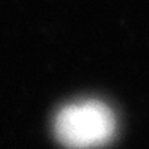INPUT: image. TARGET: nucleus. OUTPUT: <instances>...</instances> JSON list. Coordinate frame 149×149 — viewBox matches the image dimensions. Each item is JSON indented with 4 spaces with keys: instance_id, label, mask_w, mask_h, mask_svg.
<instances>
[{
    "instance_id": "f257e3e1",
    "label": "nucleus",
    "mask_w": 149,
    "mask_h": 149,
    "mask_svg": "<svg viewBox=\"0 0 149 149\" xmlns=\"http://www.w3.org/2000/svg\"><path fill=\"white\" fill-rule=\"evenodd\" d=\"M118 120L106 103L100 100L74 102L54 118V135L68 149H98L113 140Z\"/></svg>"
}]
</instances>
